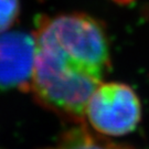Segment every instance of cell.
I'll list each match as a JSON object with an SVG mask.
<instances>
[{
	"mask_svg": "<svg viewBox=\"0 0 149 149\" xmlns=\"http://www.w3.org/2000/svg\"><path fill=\"white\" fill-rule=\"evenodd\" d=\"M33 39L30 91L50 111L84 119L87 101L111 68L104 27L85 13H64L44 18Z\"/></svg>",
	"mask_w": 149,
	"mask_h": 149,
	"instance_id": "1",
	"label": "cell"
},
{
	"mask_svg": "<svg viewBox=\"0 0 149 149\" xmlns=\"http://www.w3.org/2000/svg\"><path fill=\"white\" fill-rule=\"evenodd\" d=\"M84 118L97 133L118 137L132 133L141 119V104L124 83H102L87 101Z\"/></svg>",
	"mask_w": 149,
	"mask_h": 149,
	"instance_id": "2",
	"label": "cell"
},
{
	"mask_svg": "<svg viewBox=\"0 0 149 149\" xmlns=\"http://www.w3.org/2000/svg\"><path fill=\"white\" fill-rule=\"evenodd\" d=\"M33 60V34L0 33V88L30 90Z\"/></svg>",
	"mask_w": 149,
	"mask_h": 149,
	"instance_id": "3",
	"label": "cell"
},
{
	"mask_svg": "<svg viewBox=\"0 0 149 149\" xmlns=\"http://www.w3.org/2000/svg\"><path fill=\"white\" fill-rule=\"evenodd\" d=\"M20 13V0H0V33L16 22Z\"/></svg>",
	"mask_w": 149,
	"mask_h": 149,
	"instance_id": "5",
	"label": "cell"
},
{
	"mask_svg": "<svg viewBox=\"0 0 149 149\" xmlns=\"http://www.w3.org/2000/svg\"><path fill=\"white\" fill-rule=\"evenodd\" d=\"M45 149H134L90 133L85 128L72 129L54 147Z\"/></svg>",
	"mask_w": 149,
	"mask_h": 149,
	"instance_id": "4",
	"label": "cell"
}]
</instances>
